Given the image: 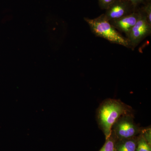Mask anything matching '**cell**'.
Returning <instances> with one entry per match:
<instances>
[{
  "label": "cell",
  "mask_w": 151,
  "mask_h": 151,
  "mask_svg": "<svg viewBox=\"0 0 151 151\" xmlns=\"http://www.w3.org/2000/svg\"><path fill=\"white\" fill-rule=\"evenodd\" d=\"M133 113V110L121 100L107 99L104 100L97 108L96 117L99 128L105 136L109 137L112 127L122 116Z\"/></svg>",
  "instance_id": "1"
},
{
  "label": "cell",
  "mask_w": 151,
  "mask_h": 151,
  "mask_svg": "<svg viewBox=\"0 0 151 151\" xmlns=\"http://www.w3.org/2000/svg\"><path fill=\"white\" fill-rule=\"evenodd\" d=\"M93 33L112 43L131 48L127 37H124L105 18L104 14L94 19L84 18Z\"/></svg>",
  "instance_id": "2"
},
{
  "label": "cell",
  "mask_w": 151,
  "mask_h": 151,
  "mask_svg": "<svg viewBox=\"0 0 151 151\" xmlns=\"http://www.w3.org/2000/svg\"><path fill=\"white\" fill-rule=\"evenodd\" d=\"M142 129L135 122L134 114L122 116L113 125L112 132L118 139H131L140 134Z\"/></svg>",
  "instance_id": "3"
},
{
  "label": "cell",
  "mask_w": 151,
  "mask_h": 151,
  "mask_svg": "<svg viewBox=\"0 0 151 151\" xmlns=\"http://www.w3.org/2000/svg\"><path fill=\"white\" fill-rule=\"evenodd\" d=\"M139 12V18L127 37L132 49L137 47L151 33V24L149 23L142 10Z\"/></svg>",
  "instance_id": "4"
},
{
  "label": "cell",
  "mask_w": 151,
  "mask_h": 151,
  "mask_svg": "<svg viewBox=\"0 0 151 151\" xmlns=\"http://www.w3.org/2000/svg\"><path fill=\"white\" fill-rule=\"evenodd\" d=\"M135 8L126 0H116L104 14L109 21L121 18L135 11Z\"/></svg>",
  "instance_id": "5"
},
{
  "label": "cell",
  "mask_w": 151,
  "mask_h": 151,
  "mask_svg": "<svg viewBox=\"0 0 151 151\" xmlns=\"http://www.w3.org/2000/svg\"><path fill=\"white\" fill-rule=\"evenodd\" d=\"M139 16V11H135L121 18L110 21L109 22L117 30L124 33L127 37L137 22Z\"/></svg>",
  "instance_id": "6"
},
{
  "label": "cell",
  "mask_w": 151,
  "mask_h": 151,
  "mask_svg": "<svg viewBox=\"0 0 151 151\" xmlns=\"http://www.w3.org/2000/svg\"><path fill=\"white\" fill-rule=\"evenodd\" d=\"M138 137L131 139H117L116 151H136Z\"/></svg>",
  "instance_id": "7"
},
{
  "label": "cell",
  "mask_w": 151,
  "mask_h": 151,
  "mask_svg": "<svg viewBox=\"0 0 151 151\" xmlns=\"http://www.w3.org/2000/svg\"><path fill=\"white\" fill-rule=\"evenodd\" d=\"M117 139H118L114 133L111 132L110 137L105 140L104 145L99 151H116V144Z\"/></svg>",
  "instance_id": "8"
},
{
  "label": "cell",
  "mask_w": 151,
  "mask_h": 151,
  "mask_svg": "<svg viewBox=\"0 0 151 151\" xmlns=\"http://www.w3.org/2000/svg\"><path fill=\"white\" fill-rule=\"evenodd\" d=\"M136 151H151V144L146 140L141 133L138 137Z\"/></svg>",
  "instance_id": "9"
},
{
  "label": "cell",
  "mask_w": 151,
  "mask_h": 151,
  "mask_svg": "<svg viewBox=\"0 0 151 151\" xmlns=\"http://www.w3.org/2000/svg\"><path fill=\"white\" fill-rule=\"evenodd\" d=\"M143 12L145 15L149 23L151 24V3H148L142 9Z\"/></svg>",
  "instance_id": "10"
},
{
  "label": "cell",
  "mask_w": 151,
  "mask_h": 151,
  "mask_svg": "<svg viewBox=\"0 0 151 151\" xmlns=\"http://www.w3.org/2000/svg\"><path fill=\"white\" fill-rule=\"evenodd\" d=\"M116 0H98L99 5L102 9L106 10Z\"/></svg>",
  "instance_id": "11"
},
{
  "label": "cell",
  "mask_w": 151,
  "mask_h": 151,
  "mask_svg": "<svg viewBox=\"0 0 151 151\" xmlns=\"http://www.w3.org/2000/svg\"><path fill=\"white\" fill-rule=\"evenodd\" d=\"M141 134L146 139V140L151 144V128L142 129Z\"/></svg>",
  "instance_id": "12"
},
{
  "label": "cell",
  "mask_w": 151,
  "mask_h": 151,
  "mask_svg": "<svg viewBox=\"0 0 151 151\" xmlns=\"http://www.w3.org/2000/svg\"><path fill=\"white\" fill-rule=\"evenodd\" d=\"M126 1H128L129 2L131 3L132 5L136 8L137 6L143 2L144 0H126Z\"/></svg>",
  "instance_id": "13"
}]
</instances>
